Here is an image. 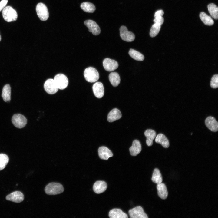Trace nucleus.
<instances>
[{
  "instance_id": "34",
  "label": "nucleus",
  "mask_w": 218,
  "mask_h": 218,
  "mask_svg": "<svg viewBox=\"0 0 218 218\" xmlns=\"http://www.w3.org/2000/svg\"><path fill=\"white\" fill-rule=\"evenodd\" d=\"M8 2V0H2L0 2V12L5 7Z\"/></svg>"
},
{
  "instance_id": "2",
  "label": "nucleus",
  "mask_w": 218,
  "mask_h": 218,
  "mask_svg": "<svg viewBox=\"0 0 218 218\" xmlns=\"http://www.w3.org/2000/svg\"><path fill=\"white\" fill-rule=\"evenodd\" d=\"M84 75L86 80L91 83L97 81L99 78L98 72L95 68L92 67H89L85 69Z\"/></svg>"
},
{
  "instance_id": "12",
  "label": "nucleus",
  "mask_w": 218,
  "mask_h": 218,
  "mask_svg": "<svg viewBox=\"0 0 218 218\" xmlns=\"http://www.w3.org/2000/svg\"><path fill=\"white\" fill-rule=\"evenodd\" d=\"M6 199L8 200L19 203L23 201L24 196L21 192L16 191L8 195L6 197Z\"/></svg>"
},
{
  "instance_id": "13",
  "label": "nucleus",
  "mask_w": 218,
  "mask_h": 218,
  "mask_svg": "<svg viewBox=\"0 0 218 218\" xmlns=\"http://www.w3.org/2000/svg\"><path fill=\"white\" fill-rule=\"evenodd\" d=\"M205 124L211 131L216 132L218 131V123L214 117L211 116L207 117L205 120Z\"/></svg>"
},
{
  "instance_id": "16",
  "label": "nucleus",
  "mask_w": 218,
  "mask_h": 218,
  "mask_svg": "<svg viewBox=\"0 0 218 218\" xmlns=\"http://www.w3.org/2000/svg\"><path fill=\"white\" fill-rule=\"evenodd\" d=\"M107 187V184L105 182L103 181H97L93 185V190L96 193L99 194L104 192Z\"/></svg>"
},
{
  "instance_id": "11",
  "label": "nucleus",
  "mask_w": 218,
  "mask_h": 218,
  "mask_svg": "<svg viewBox=\"0 0 218 218\" xmlns=\"http://www.w3.org/2000/svg\"><path fill=\"white\" fill-rule=\"evenodd\" d=\"M103 65L104 69L108 71H113L117 69L118 67L117 61L108 58L104 60Z\"/></svg>"
},
{
  "instance_id": "19",
  "label": "nucleus",
  "mask_w": 218,
  "mask_h": 218,
  "mask_svg": "<svg viewBox=\"0 0 218 218\" xmlns=\"http://www.w3.org/2000/svg\"><path fill=\"white\" fill-rule=\"evenodd\" d=\"M110 218H127V215L120 209L115 208L111 210L109 213Z\"/></svg>"
},
{
  "instance_id": "29",
  "label": "nucleus",
  "mask_w": 218,
  "mask_h": 218,
  "mask_svg": "<svg viewBox=\"0 0 218 218\" xmlns=\"http://www.w3.org/2000/svg\"><path fill=\"white\" fill-rule=\"evenodd\" d=\"M129 54L133 59L138 61H143L144 59V56L140 52L132 49H130Z\"/></svg>"
},
{
  "instance_id": "31",
  "label": "nucleus",
  "mask_w": 218,
  "mask_h": 218,
  "mask_svg": "<svg viewBox=\"0 0 218 218\" xmlns=\"http://www.w3.org/2000/svg\"><path fill=\"white\" fill-rule=\"evenodd\" d=\"M161 25L155 23L151 27L150 32V36L151 37L156 36L159 33Z\"/></svg>"
},
{
  "instance_id": "28",
  "label": "nucleus",
  "mask_w": 218,
  "mask_h": 218,
  "mask_svg": "<svg viewBox=\"0 0 218 218\" xmlns=\"http://www.w3.org/2000/svg\"><path fill=\"white\" fill-rule=\"evenodd\" d=\"M152 181L157 184L161 183L163 180L162 177L159 170L155 168L153 171L152 177Z\"/></svg>"
},
{
  "instance_id": "27",
  "label": "nucleus",
  "mask_w": 218,
  "mask_h": 218,
  "mask_svg": "<svg viewBox=\"0 0 218 218\" xmlns=\"http://www.w3.org/2000/svg\"><path fill=\"white\" fill-rule=\"evenodd\" d=\"M209 12L211 16L214 19L218 18V8L213 3L209 4L207 6Z\"/></svg>"
},
{
  "instance_id": "22",
  "label": "nucleus",
  "mask_w": 218,
  "mask_h": 218,
  "mask_svg": "<svg viewBox=\"0 0 218 218\" xmlns=\"http://www.w3.org/2000/svg\"><path fill=\"white\" fill-rule=\"evenodd\" d=\"M156 143L160 144L164 148H168L169 146V140L163 134L160 133L155 138Z\"/></svg>"
},
{
  "instance_id": "23",
  "label": "nucleus",
  "mask_w": 218,
  "mask_h": 218,
  "mask_svg": "<svg viewBox=\"0 0 218 218\" xmlns=\"http://www.w3.org/2000/svg\"><path fill=\"white\" fill-rule=\"evenodd\" d=\"M11 88L9 84L5 85L2 89V97L4 101L9 102L11 100Z\"/></svg>"
},
{
  "instance_id": "35",
  "label": "nucleus",
  "mask_w": 218,
  "mask_h": 218,
  "mask_svg": "<svg viewBox=\"0 0 218 218\" xmlns=\"http://www.w3.org/2000/svg\"><path fill=\"white\" fill-rule=\"evenodd\" d=\"M164 14V11L162 10H160L155 12L154 15V17L155 18L157 17L162 16Z\"/></svg>"
},
{
  "instance_id": "33",
  "label": "nucleus",
  "mask_w": 218,
  "mask_h": 218,
  "mask_svg": "<svg viewBox=\"0 0 218 218\" xmlns=\"http://www.w3.org/2000/svg\"><path fill=\"white\" fill-rule=\"evenodd\" d=\"M155 18L153 20L155 23L161 25L163 23L164 19L162 16L157 17Z\"/></svg>"
},
{
  "instance_id": "5",
  "label": "nucleus",
  "mask_w": 218,
  "mask_h": 218,
  "mask_svg": "<svg viewBox=\"0 0 218 218\" xmlns=\"http://www.w3.org/2000/svg\"><path fill=\"white\" fill-rule=\"evenodd\" d=\"M54 79L58 89H64L68 86V78L65 75L62 74H57L55 76Z\"/></svg>"
},
{
  "instance_id": "14",
  "label": "nucleus",
  "mask_w": 218,
  "mask_h": 218,
  "mask_svg": "<svg viewBox=\"0 0 218 218\" xmlns=\"http://www.w3.org/2000/svg\"><path fill=\"white\" fill-rule=\"evenodd\" d=\"M93 93L97 98H102L104 94V88L103 84L100 82L95 83L92 86Z\"/></svg>"
},
{
  "instance_id": "4",
  "label": "nucleus",
  "mask_w": 218,
  "mask_h": 218,
  "mask_svg": "<svg viewBox=\"0 0 218 218\" xmlns=\"http://www.w3.org/2000/svg\"><path fill=\"white\" fill-rule=\"evenodd\" d=\"M36 10L37 15L40 20H47L49 18V12L47 7L42 2L38 3L36 5Z\"/></svg>"
},
{
  "instance_id": "10",
  "label": "nucleus",
  "mask_w": 218,
  "mask_h": 218,
  "mask_svg": "<svg viewBox=\"0 0 218 218\" xmlns=\"http://www.w3.org/2000/svg\"><path fill=\"white\" fill-rule=\"evenodd\" d=\"M84 24L88 28L89 31L91 32L93 35H97L100 34V28L99 25L94 21L90 19L85 20Z\"/></svg>"
},
{
  "instance_id": "36",
  "label": "nucleus",
  "mask_w": 218,
  "mask_h": 218,
  "mask_svg": "<svg viewBox=\"0 0 218 218\" xmlns=\"http://www.w3.org/2000/svg\"><path fill=\"white\" fill-rule=\"evenodd\" d=\"M1 35H0V41L1 40Z\"/></svg>"
},
{
  "instance_id": "3",
  "label": "nucleus",
  "mask_w": 218,
  "mask_h": 218,
  "mask_svg": "<svg viewBox=\"0 0 218 218\" xmlns=\"http://www.w3.org/2000/svg\"><path fill=\"white\" fill-rule=\"evenodd\" d=\"M2 14L4 19L8 22L15 21L17 18L16 11L10 6L5 7L3 9Z\"/></svg>"
},
{
  "instance_id": "30",
  "label": "nucleus",
  "mask_w": 218,
  "mask_h": 218,
  "mask_svg": "<svg viewBox=\"0 0 218 218\" xmlns=\"http://www.w3.org/2000/svg\"><path fill=\"white\" fill-rule=\"evenodd\" d=\"M8 156L4 154H0V171L5 167L9 162Z\"/></svg>"
},
{
  "instance_id": "26",
  "label": "nucleus",
  "mask_w": 218,
  "mask_h": 218,
  "mask_svg": "<svg viewBox=\"0 0 218 218\" xmlns=\"http://www.w3.org/2000/svg\"><path fill=\"white\" fill-rule=\"evenodd\" d=\"M199 16L204 24L207 25L211 26L214 24V21L210 16H208L203 12L200 13Z\"/></svg>"
},
{
  "instance_id": "8",
  "label": "nucleus",
  "mask_w": 218,
  "mask_h": 218,
  "mask_svg": "<svg viewBox=\"0 0 218 218\" xmlns=\"http://www.w3.org/2000/svg\"><path fill=\"white\" fill-rule=\"evenodd\" d=\"M128 213L131 218H147L146 214L142 207L137 206L130 209Z\"/></svg>"
},
{
  "instance_id": "15",
  "label": "nucleus",
  "mask_w": 218,
  "mask_h": 218,
  "mask_svg": "<svg viewBox=\"0 0 218 218\" xmlns=\"http://www.w3.org/2000/svg\"><path fill=\"white\" fill-rule=\"evenodd\" d=\"M98 153L101 159L106 160L113 156L112 152L105 146L100 147L98 149Z\"/></svg>"
},
{
  "instance_id": "24",
  "label": "nucleus",
  "mask_w": 218,
  "mask_h": 218,
  "mask_svg": "<svg viewBox=\"0 0 218 218\" xmlns=\"http://www.w3.org/2000/svg\"><path fill=\"white\" fill-rule=\"evenodd\" d=\"M109 79L111 83L114 87L117 86L120 83V77L117 73H111L109 75Z\"/></svg>"
},
{
  "instance_id": "25",
  "label": "nucleus",
  "mask_w": 218,
  "mask_h": 218,
  "mask_svg": "<svg viewBox=\"0 0 218 218\" xmlns=\"http://www.w3.org/2000/svg\"><path fill=\"white\" fill-rule=\"evenodd\" d=\"M80 7L84 11L88 13H93L96 9L94 5L89 2H85L81 4Z\"/></svg>"
},
{
  "instance_id": "7",
  "label": "nucleus",
  "mask_w": 218,
  "mask_h": 218,
  "mask_svg": "<svg viewBox=\"0 0 218 218\" xmlns=\"http://www.w3.org/2000/svg\"><path fill=\"white\" fill-rule=\"evenodd\" d=\"M120 34L121 38L127 42H131L135 39V36L132 32L129 31L124 26H121L120 28Z\"/></svg>"
},
{
  "instance_id": "21",
  "label": "nucleus",
  "mask_w": 218,
  "mask_h": 218,
  "mask_svg": "<svg viewBox=\"0 0 218 218\" xmlns=\"http://www.w3.org/2000/svg\"><path fill=\"white\" fill-rule=\"evenodd\" d=\"M157 188L159 196L162 199H166L167 197L168 193L165 185L161 183L157 184Z\"/></svg>"
},
{
  "instance_id": "17",
  "label": "nucleus",
  "mask_w": 218,
  "mask_h": 218,
  "mask_svg": "<svg viewBox=\"0 0 218 218\" xmlns=\"http://www.w3.org/2000/svg\"><path fill=\"white\" fill-rule=\"evenodd\" d=\"M122 117L120 111L117 108H114L108 113L107 120L110 122H113L116 120L119 119Z\"/></svg>"
},
{
  "instance_id": "9",
  "label": "nucleus",
  "mask_w": 218,
  "mask_h": 218,
  "mask_svg": "<svg viewBox=\"0 0 218 218\" xmlns=\"http://www.w3.org/2000/svg\"><path fill=\"white\" fill-rule=\"evenodd\" d=\"M44 87L46 92L51 94L56 93L58 90L54 79L51 78L48 79L45 81Z\"/></svg>"
},
{
  "instance_id": "32",
  "label": "nucleus",
  "mask_w": 218,
  "mask_h": 218,
  "mask_svg": "<svg viewBox=\"0 0 218 218\" xmlns=\"http://www.w3.org/2000/svg\"><path fill=\"white\" fill-rule=\"evenodd\" d=\"M210 86L213 88H216L218 87V75H214L212 77L210 83Z\"/></svg>"
},
{
  "instance_id": "18",
  "label": "nucleus",
  "mask_w": 218,
  "mask_h": 218,
  "mask_svg": "<svg viewBox=\"0 0 218 218\" xmlns=\"http://www.w3.org/2000/svg\"><path fill=\"white\" fill-rule=\"evenodd\" d=\"M141 146L140 141L137 140H134L132 143L131 146L129 148V151L131 155L136 156L141 151Z\"/></svg>"
},
{
  "instance_id": "1",
  "label": "nucleus",
  "mask_w": 218,
  "mask_h": 218,
  "mask_svg": "<svg viewBox=\"0 0 218 218\" xmlns=\"http://www.w3.org/2000/svg\"><path fill=\"white\" fill-rule=\"evenodd\" d=\"M45 191L47 194L54 195L62 193L64 191V188L60 183H51L45 187Z\"/></svg>"
},
{
  "instance_id": "6",
  "label": "nucleus",
  "mask_w": 218,
  "mask_h": 218,
  "mask_svg": "<svg viewBox=\"0 0 218 218\" xmlns=\"http://www.w3.org/2000/svg\"><path fill=\"white\" fill-rule=\"evenodd\" d=\"M12 121L15 127L18 128H22L26 124L27 120L23 115L20 114H17L13 116Z\"/></svg>"
},
{
  "instance_id": "20",
  "label": "nucleus",
  "mask_w": 218,
  "mask_h": 218,
  "mask_svg": "<svg viewBox=\"0 0 218 218\" xmlns=\"http://www.w3.org/2000/svg\"><path fill=\"white\" fill-rule=\"evenodd\" d=\"M144 135L146 137V144L149 146H150L153 144V140L156 135L155 131L152 129H148L144 132Z\"/></svg>"
}]
</instances>
